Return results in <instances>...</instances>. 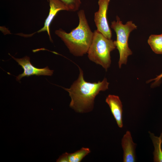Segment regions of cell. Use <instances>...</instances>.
Returning <instances> with one entry per match:
<instances>
[{"label": "cell", "mask_w": 162, "mask_h": 162, "mask_svg": "<svg viewBox=\"0 0 162 162\" xmlns=\"http://www.w3.org/2000/svg\"><path fill=\"white\" fill-rule=\"evenodd\" d=\"M79 68L80 73L77 79L69 88H63L71 98L70 107L77 112L87 113L93 110L96 96L100 92L107 89L109 83L106 78L97 82H87L84 79L82 70Z\"/></svg>", "instance_id": "obj_1"}, {"label": "cell", "mask_w": 162, "mask_h": 162, "mask_svg": "<svg viewBox=\"0 0 162 162\" xmlns=\"http://www.w3.org/2000/svg\"><path fill=\"white\" fill-rule=\"evenodd\" d=\"M79 23L69 33L61 28L55 31V34L63 41L70 52L76 56H81L87 53L93 36L88 23L84 10L78 13Z\"/></svg>", "instance_id": "obj_2"}, {"label": "cell", "mask_w": 162, "mask_h": 162, "mask_svg": "<svg viewBox=\"0 0 162 162\" xmlns=\"http://www.w3.org/2000/svg\"><path fill=\"white\" fill-rule=\"evenodd\" d=\"M116 48L114 41L96 30L93 32L92 41L87 52L88 56L90 60L107 70L111 64L110 52Z\"/></svg>", "instance_id": "obj_3"}, {"label": "cell", "mask_w": 162, "mask_h": 162, "mask_svg": "<svg viewBox=\"0 0 162 162\" xmlns=\"http://www.w3.org/2000/svg\"><path fill=\"white\" fill-rule=\"evenodd\" d=\"M116 21L111 22V28L115 31L116 35V40L114 41L119 51L118 64L120 68L122 64H126L128 56L132 54L128 47V39L130 32L136 29L137 26L131 21L123 24L118 16H116Z\"/></svg>", "instance_id": "obj_4"}, {"label": "cell", "mask_w": 162, "mask_h": 162, "mask_svg": "<svg viewBox=\"0 0 162 162\" xmlns=\"http://www.w3.org/2000/svg\"><path fill=\"white\" fill-rule=\"evenodd\" d=\"M110 1V0H98L99 9L94 13V20L97 30L107 38L111 39L112 32L106 17Z\"/></svg>", "instance_id": "obj_5"}, {"label": "cell", "mask_w": 162, "mask_h": 162, "mask_svg": "<svg viewBox=\"0 0 162 162\" xmlns=\"http://www.w3.org/2000/svg\"><path fill=\"white\" fill-rule=\"evenodd\" d=\"M9 54L23 70L22 74L16 76L17 81H19L22 77L25 76L28 77L33 75L51 76L53 74L54 71L50 70L48 66L40 68L34 66L31 63L30 58L28 56H26L22 58H18Z\"/></svg>", "instance_id": "obj_6"}, {"label": "cell", "mask_w": 162, "mask_h": 162, "mask_svg": "<svg viewBox=\"0 0 162 162\" xmlns=\"http://www.w3.org/2000/svg\"><path fill=\"white\" fill-rule=\"evenodd\" d=\"M50 10L49 14L46 19L43 27L39 30L38 33L46 31L50 40L52 42L50 32V26L57 13L62 10L68 11L67 8L58 0H49Z\"/></svg>", "instance_id": "obj_7"}, {"label": "cell", "mask_w": 162, "mask_h": 162, "mask_svg": "<svg viewBox=\"0 0 162 162\" xmlns=\"http://www.w3.org/2000/svg\"><path fill=\"white\" fill-rule=\"evenodd\" d=\"M105 101L108 105L118 125L120 128H122V105L119 97L109 94L106 97Z\"/></svg>", "instance_id": "obj_8"}, {"label": "cell", "mask_w": 162, "mask_h": 162, "mask_svg": "<svg viewBox=\"0 0 162 162\" xmlns=\"http://www.w3.org/2000/svg\"><path fill=\"white\" fill-rule=\"evenodd\" d=\"M136 145L133 141L130 132L127 131L122 140V147L124 152L123 162H135Z\"/></svg>", "instance_id": "obj_9"}, {"label": "cell", "mask_w": 162, "mask_h": 162, "mask_svg": "<svg viewBox=\"0 0 162 162\" xmlns=\"http://www.w3.org/2000/svg\"><path fill=\"white\" fill-rule=\"evenodd\" d=\"M154 147L153 152L154 161L162 162V132L159 137L155 136L153 134L149 132Z\"/></svg>", "instance_id": "obj_10"}, {"label": "cell", "mask_w": 162, "mask_h": 162, "mask_svg": "<svg viewBox=\"0 0 162 162\" xmlns=\"http://www.w3.org/2000/svg\"><path fill=\"white\" fill-rule=\"evenodd\" d=\"M148 42L155 53L162 54V34L151 35L149 37Z\"/></svg>", "instance_id": "obj_11"}, {"label": "cell", "mask_w": 162, "mask_h": 162, "mask_svg": "<svg viewBox=\"0 0 162 162\" xmlns=\"http://www.w3.org/2000/svg\"><path fill=\"white\" fill-rule=\"evenodd\" d=\"M90 152V150L88 148L82 147L73 153L67 152L68 162H80Z\"/></svg>", "instance_id": "obj_12"}, {"label": "cell", "mask_w": 162, "mask_h": 162, "mask_svg": "<svg viewBox=\"0 0 162 162\" xmlns=\"http://www.w3.org/2000/svg\"><path fill=\"white\" fill-rule=\"evenodd\" d=\"M67 8L68 11L78 10L81 4V0H58Z\"/></svg>", "instance_id": "obj_13"}, {"label": "cell", "mask_w": 162, "mask_h": 162, "mask_svg": "<svg viewBox=\"0 0 162 162\" xmlns=\"http://www.w3.org/2000/svg\"><path fill=\"white\" fill-rule=\"evenodd\" d=\"M57 162H68L67 152L63 154L57 160Z\"/></svg>", "instance_id": "obj_14"}, {"label": "cell", "mask_w": 162, "mask_h": 162, "mask_svg": "<svg viewBox=\"0 0 162 162\" xmlns=\"http://www.w3.org/2000/svg\"><path fill=\"white\" fill-rule=\"evenodd\" d=\"M162 78V73L161 74L159 75L158 76L156 77L154 79H152L149 80V82L153 81H155L154 83H156L158 82L159 80Z\"/></svg>", "instance_id": "obj_15"}]
</instances>
